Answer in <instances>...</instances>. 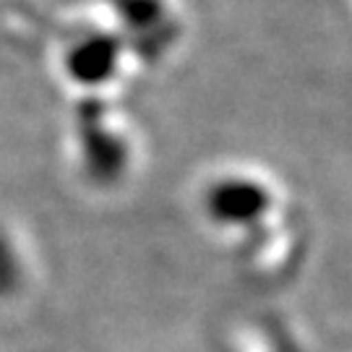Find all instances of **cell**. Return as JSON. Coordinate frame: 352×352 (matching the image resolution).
<instances>
[{"mask_svg":"<svg viewBox=\"0 0 352 352\" xmlns=\"http://www.w3.org/2000/svg\"><path fill=\"white\" fill-rule=\"evenodd\" d=\"M94 6L123 37L141 68L175 55L188 32L183 0H97Z\"/></svg>","mask_w":352,"mask_h":352,"instance_id":"obj_2","label":"cell"},{"mask_svg":"<svg viewBox=\"0 0 352 352\" xmlns=\"http://www.w3.org/2000/svg\"><path fill=\"white\" fill-rule=\"evenodd\" d=\"M52 65L55 74L87 100H104L141 71L133 52L97 6L60 24V32H55Z\"/></svg>","mask_w":352,"mask_h":352,"instance_id":"obj_1","label":"cell"},{"mask_svg":"<svg viewBox=\"0 0 352 352\" xmlns=\"http://www.w3.org/2000/svg\"><path fill=\"white\" fill-rule=\"evenodd\" d=\"M209 206L219 222H248L266 206V190L256 180H219L212 188Z\"/></svg>","mask_w":352,"mask_h":352,"instance_id":"obj_3","label":"cell"}]
</instances>
